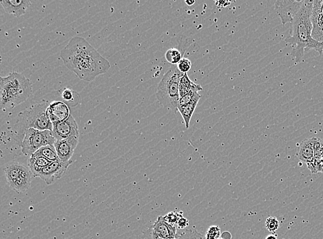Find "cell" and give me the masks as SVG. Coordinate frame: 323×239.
<instances>
[{
    "label": "cell",
    "mask_w": 323,
    "mask_h": 239,
    "mask_svg": "<svg viewBox=\"0 0 323 239\" xmlns=\"http://www.w3.org/2000/svg\"><path fill=\"white\" fill-rule=\"evenodd\" d=\"M312 10V0H305L292 22L290 35L285 39L287 44L293 47L291 56L295 59L296 63L301 62L305 50L312 49L320 55L323 52V43L315 40L312 37L313 26L311 20Z\"/></svg>",
    "instance_id": "cell-1"
},
{
    "label": "cell",
    "mask_w": 323,
    "mask_h": 239,
    "mask_svg": "<svg viewBox=\"0 0 323 239\" xmlns=\"http://www.w3.org/2000/svg\"><path fill=\"white\" fill-rule=\"evenodd\" d=\"M50 102L42 100L19 113L11 133L15 142L21 146L26 132L30 129L39 131H52L53 124L47 118L46 111Z\"/></svg>",
    "instance_id": "cell-2"
},
{
    "label": "cell",
    "mask_w": 323,
    "mask_h": 239,
    "mask_svg": "<svg viewBox=\"0 0 323 239\" xmlns=\"http://www.w3.org/2000/svg\"><path fill=\"white\" fill-rule=\"evenodd\" d=\"M33 91V84L29 79L21 73L13 72L9 76L1 77L0 101L2 108H15L25 101Z\"/></svg>",
    "instance_id": "cell-3"
},
{
    "label": "cell",
    "mask_w": 323,
    "mask_h": 239,
    "mask_svg": "<svg viewBox=\"0 0 323 239\" xmlns=\"http://www.w3.org/2000/svg\"><path fill=\"white\" fill-rule=\"evenodd\" d=\"M64 65L75 73L81 80L91 82L100 75L104 74L111 68V63L102 59H86L77 55L60 52Z\"/></svg>",
    "instance_id": "cell-4"
},
{
    "label": "cell",
    "mask_w": 323,
    "mask_h": 239,
    "mask_svg": "<svg viewBox=\"0 0 323 239\" xmlns=\"http://www.w3.org/2000/svg\"><path fill=\"white\" fill-rule=\"evenodd\" d=\"M183 75L177 66L173 65L162 77L156 90V97L160 104L174 112L178 111L179 84Z\"/></svg>",
    "instance_id": "cell-5"
},
{
    "label": "cell",
    "mask_w": 323,
    "mask_h": 239,
    "mask_svg": "<svg viewBox=\"0 0 323 239\" xmlns=\"http://www.w3.org/2000/svg\"><path fill=\"white\" fill-rule=\"evenodd\" d=\"M56 142L50 131H39L30 129L26 132L23 142L21 144L22 153L26 156H31L43 146L52 145Z\"/></svg>",
    "instance_id": "cell-6"
},
{
    "label": "cell",
    "mask_w": 323,
    "mask_h": 239,
    "mask_svg": "<svg viewBox=\"0 0 323 239\" xmlns=\"http://www.w3.org/2000/svg\"><path fill=\"white\" fill-rule=\"evenodd\" d=\"M61 52L86 59H102L104 58L86 39L81 37L72 38Z\"/></svg>",
    "instance_id": "cell-7"
},
{
    "label": "cell",
    "mask_w": 323,
    "mask_h": 239,
    "mask_svg": "<svg viewBox=\"0 0 323 239\" xmlns=\"http://www.w3.org/2000/svg\"><path fill=\"white\" fill-rule=\"evenodd\" d=\"M305 0H283L277 1L275 3V10L277 11L283 25L292 23L296 14L301 9Z\"/></svg>",
    "instance_id": "cell-8"
},
{
    "label": "cell",
    "mask_w": 323,
    "mask_h": 239,
    "mask_svg": "<svg viewBox=\"0 0 323 239\" xmlns=\"http://www.w3.org/2000/svg\"><path fill=\"white\" fill-rule=\"evenodd\" d=\"M72 163V160L68 162H62L60 160L53 161L42 169L37 177L41 178L47 185H51L62 177Z\"/></svg>",
    "instance_id": "cell-9"
},
{
    "label": "cell",
    "mask_w": 323,
    "mask_h": 239,
    "mask_svg": "<svg viewBox=\"0 0 323 239\" xmlns=\"http://www.w3.org/2000/svg\"><path fill=\"white\" fill-rule=\"evenodd\" d=\"M52 134L56 141L62 140L71 137H79V127L73 116L71 114L68 119L53 124Z\"/></svg>",
    "instance_id": "cell-10"
},
{
    "label": "cell",
    "mask_w": 323,
    "mask_h": 239,
    "mask_svg": "<svg viewBox=\"0 0 323 239\" xmlns=\"http://www.w3.org/2000/svg\"><path fill=\"white\" fill-rule=\"evenodd\" d=\"M78 143L79 137H71L62 140L56 141L54 146L60 161L62 162L71 161Z\"/></svg>",
    "instance_id": "cell-11"
},
{
    "label": "cell",
    "mask_w": 323,
    "mask_h": 239,
    "mask_svg": "<svg viewBox=\"0 0 323 239\" xmlns=\"http://www.w3.org/2000/svg\"><path fill=\"white\" fill-rule=\"evenodd\" d=\"M46 115L51 123L58 124L68 119L71 116V112L67 103L62 101H53L48 105Z\"/></svg>",
    "instance_id": "cell-12"
},
{
    "label": "cell",
    "mask_w": 323,
    "mask_h": 239,
    "mask_svg": "<svg viewBox=\"0 0 323 239\" xmlns=\"http://www.w3.org/2000/svg\"><path fill=\"white\" fill-rule=\"evenodd\" d=\"M150 229L151 234H155L162 238H168V237L176 238L178 233L177 226L168 223L164 216H158Z\"/></svg>",
    "instance_id": "cell-13"
},
{
    "label": "cell",
    "mask_w": 323,
    "mask_h": 239,
    "mask_svg": "<svg viewBox=\"0 0 323 239\" xmlns=\"http://www.w3.org/2000/svg\"><path fill=\"white\" fill-rule=\"evenodd\" d=\"M0 3L6 12L16 17L23 16L31 5L29 0H1Z\"/></svg>",
    "instance_id": "cell-14"
},
{
    "label": "cell",
    "mask_w": 323,
    "mask_h": 239,
    "mask_svg": "<svg viewBox=\"0 0 323 239\" xmlns=\"http://www.w3.org/2000/svg\"><path fill=\"white\" fill-rule=\"evenodd\" d=\"M315 137L305 139L298 147L297 157L302 162L309 165L311 163L314 155Z\"/></svg>",
    "instance_id": "cell-15"
},
{
    "label": "cell",
    "mask_w": 323,
    "mask_h": 239,
    "mask_svg": "<svg viewBox=\"0 0 323 239\" xmlns=\"http://www.w3.org/2000/svg\"><path fill=\"white\" fill-rule=\"evenodd\" d=\"M33 177V173L29 168L18 178L8 183V185L13 191L18 193H24L31 188V182Z\"/></svg>",
    "instance_id": "cell-16"
},
{
    "label": "cell",
    "mask_w": 323,
    "mask_h": 239,
    "mask_svg": "<svg viewBox=\"0 0 323 239\" xmlns=\"http://www.w3.org/2000/svg\"><path fill=\"white\" fill-rule=\"evenodd\" d=\"M29 168V167L24 164V163L15 162V161L7 163L5 168H4L6 178H7V184L11 182V181L18 178L19 176H21L25 171Z\"/></svg>",
    "instance_id": "cell-17"
},
{
    "label": "cell",
    "mask_w": 323,
    "mask_h": 239,
    "mask_svg": "<svg viewBox=\"0 0 323 239\" xmlns=\"http://www.w3.org/2000/svg\"><path fill=\"white\" fill-rule=\"evenodd\" d=\"M51 163L52 161H49L46 158L40 154L35 153L28 159V166L31 169L34 177H37L41 170L45 167L48 166Z\"/></svg>",
    "instance_id": "cell-18"
},
{
    "label": "cell",
    "mask_w": 323,
    "mask_h": 239,
    "mask_svg": "<svg viewBox=\"0 0 323 239\" xmlns=\"http://www.w3.org/2000/svg\"><path fill=\"white\" fill-rule=\"evenodd\" d=\"M312 23V37L315 40L323 43V13L315 12L311 13Z\"/></svg>",
    "instance_id": "cell-19"
},
{
    "label": "cell",
    "mask_w": 323,
    "mask_h": 239,
    "mask_svg": "<svg viewBox=\"0 0 323 239\" xmlns=\"http://www.w3.org/2000/svg\"><path fill=\"white\" fill-rule=\"evenodd\" d=\"M201 86L196 84L189 78L188 74H184L181 77L180 84H179V95L180 97L186 95L192 91L199 92L202 90Z\"/></svg>",
    "instance_id": "cell-20"
},
{
    "label": "cell",
    "mask_w": 323,
    "mask_h": 239,
    "mask_svg": "<svg viewBox=\"0 0 323 239\" xmlns=\"http://www.w3.org/2000/svg\"><path fill=\"white\" fill-rule=\"evenodd\" d=\"M199 101V100L192 101V102L188 103V104L185 105L183 108L179 109L178 110L181 116H182L185 126H186L187 129L190 128L191 118H192V116L193 115L194 111L196 110Z\"/></svg>",
    "instance_id": "cell-21"
},
{
    "label": "cell",
    "mask_w": 323,
    "mask_h": 239,
    "mask_svg": "<svg viewBox=\"0 0 323 239\" xmlns=\"http://www.w3.org/2000/svg\"><path fill=\"white\" fill-rule=\"evenodd\" d=\"M35 153L40 154V155L46 158L47 159L52 161V162L60 160L56 148H55V146H52V145L43 146L42 148H41L40 149L37 150Z\"/></svg>",
    "instance_id": "cell-22"
},
{
    "label": "cell",
    "mask_w": 323,
    "mask_h": 239,
    "mask_svg": "<svg viewBox=\"0 0 323 239\" xmlns=\"http://www.w3.org/2000/svg\"><path fill=\"white\" fill-rule=\"evenodd\" d=\"M165 57L170 64L177 66L183 57L182 52H181L179 49L173 48L167 50V52H166Z\"/></svg>",
    "instance_id": "cell-23"
},
{
    "label": "cell",
    "mask_w": 323,
    "mask_h": 239,
    "mask_svg": "<svg viewBox=\"0 0 323 239\" xmlns=\"http://www.w3.org/2000/svg\"><path fill=\"white\" fill-rule=\"evenodd\" d=\"M201 98V96L199 94V92L192 91L186 94L182 97H180V99H179L178 110L192 101L200 100Z\"/></svg>",
    "instance_id": "cell-24"
},
{
    "label": "cell",
    "mask_w": 323,
    "mask_h": 239,
    "mask_svg": "<svg viewBox=\"0 0 323 239\" xmlns=\"http://www.w3.org/2000/svg\"><path fill=\"white\" fill-rule=\"evenodd\" d=\"M176 239H204V236L195 229L186 228L177 233Z\"/></svg>",
    "instance_id": "cell-25"
},
{
    "label": "cell",
    "mask_w": 323,
    "mask_h": 239,
    "mask_svg": "<svg viewBox=\"0 0 323 239\" xmlns=\"http://www.w3.org/2000/svg\"><path fill=\"white\" fill-rule=\"evenodd\" d=\"M279 227H280V223H279V221H278L277 218L270 216L266 220L265 227L270 232L275 234L276 231L279 229Z\"/></svg>",
    "instance_id": "cell-26"
},
{
    "label": "cell",
    "mask_w": 323,
    "mask_h": 239,
    "mask_svg": "<svg viewBox=\"0 0 323 239\" xmlns=\"http://www.w3.org/2000/svg\"><path fill=\"white\" fill-rule=\"evenodd\" d=\"M222 236V231L220 227L218 225H211L207 229L205 239H219Z\"/></svg>",
    "instance_id": "cell-27"
},
{
    "label": "cell",
    "mask_w": 323,
    "mask_h": 239,
    "mask_svg": "<svg viewBox=\"0 0 323 239\" xmlns=\"http://www.w3.org/2000/svg\"><path fill=\"white\" fill-rule=\"evenodd\" d=\"M183 216L182 212H171L166 214V216H164V217H165V219L168 223L177 226V224L178 223L179 220L180 219L181 217H183Z\"/></svg>",
    "instance_id": "cell-28"
},
{
    "label": "cell",
    "mask_w": 323,
    "mask_h": 239,
    "mask_svg": "<svg viewBox=\"0 0 323 239\" xmlns=\"http://www.w3.org/2000/svg\"><path fill=\"white\" fill-rule=\"evenodd\" d=\"M61 96L62 99L65 101H68L69 103H73L72 101H75L77 103L76 97H77V94L75 92L73 91L69 88H64L61 90Z\"/></svg>",
    "instance_id": "cell-29"
},
{
    "label": "cell",
    "mask_w": 323,
    "mask_h": 239,
    "mask_svg": "<svg viewBox=\"0 0 323 239\" xmlns=\"http://www.w3.org/2000/svg\"><path fill=\"white\" fill-rule=\"evenodd\" d=\"M177 67L179 71L182 73L183 74H188L189 71H190L191 68H192V63H191L190 59L183 57L182 59L177 65Z\"/></svg>",
    "instance_id": "cell-30"
},
{
    "label": "cell",
    "mask_w": 323,
    "mask_h": 239,
    "mask_svg": "<svg viewBox=\"0 0 323 239\" xmlns=\"http://www.w3.org/2000/svg\"><path fill=\"white\" fill-rule=\"evenodd\" d=\"M313 11L323 13V0H314V1H313Z\"/></svg>",
    "instance_id": "cell-31"
},
{
    "label": "cell",
    "mask_w": 323,
    "mask_h": 239,
    "mask_svg": "<svg viewBox=\"0 0 323 239\" xmlns=\"http://www.w3.org/2000/svg\"><path fill=\"white\" fill-rule=\"evenodd\" d=\"M188 226H189L188 220L183 217V216L179 220L178 223L177 224V229H181V230L186 229Z\"/></svg>",
    "instance_id": "cell-32"
},
{
    "label": "cell",
    "mask_w": 323,
    "mask_h": 239,
    "mask_svg": "<svg viewBox=\"0 0 323 239\" xmlns=\"http://www.w3.org/2000/svg\"><path fill=\"white\" fill-rule=\"evenodd\" d=\"M151 236H152V239H176V238H173V237H168V238H162V237H159L156 236L155 234H151Z\"/></svg>",
    "instance_id": "cell-33"
},
{
    "label": "cell",
    "mask_w": 323,
    "mask_h": 239,
    "mask_svg": "<svg viewBox=\"0 0 323 239\" xmlns=\"http://www.w3.org/2000/svg\"><path fill=\"white\" fill-rule=\"evenodd\" d=\"M265 239H278L277 235L276 234L268 235V236L266 237Z\"/></svg>",
    "instance_id": "cell-34"
},
{
    "label": "cell",
    "mask_w": 323,
    "mask_h": 239,
    "mask_svg": "<svg viewBox=\"0 0 323 239\" xmlns=\"http://www.w3.org/2000/svg\"><path fill=\"white\" fill-rule=\"evenodd\" d=\"M195 3V1H186V4L188 5V6H192Z\"/></svg>",
    "instance_id": "cell-35"
},
{
    "label": "cell",
    "mask_w": 323,
    "mask_h": 239,
    "mask_svg": "<svg viewBox=\"0 0 323 239\" xmlns=\"http://www.w3.org/2000/svg\"><path fill=\"white\" fill-rule=\"evenodd\" d=\"M321 163H323V153L322 154V157H321Z\"/></svg>",
    "instance_id": "cell-36"
},
{
    "label": "cell",
    "mask_w": 323,
    "mask_h": 239,
    "mask_svg": "<svg viewBox=\"0 0 323 239\" xmlns=\"http://www.w3.org/2000/svg\"><path fill=\"white\" fill-rule=\"evenodd\" d=\"M219 239H224V238H223V237L221 236L220 238H219Z\"/></svg>",
    "instance_id": "cell-37"
}]
</instances>
